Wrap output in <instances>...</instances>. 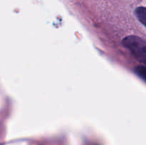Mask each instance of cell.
<instances>
[{
  "instance_id": "obj_3",
  "label": "cell",
  "mask_w": 146,
  "mask_h": 145,
  "mask_svg": "<svg viewBox=\"0 0 146 145\" xmlns=\"http://www.w3.org/2000/svg\"><path fill=\"white\" fill-rule=\"evenodd\" d=\"M135 72L141 78L146 81V66L140 65L135 68Z\"/></svg>"
},
{
  "instance_id": "obj_1",
  "label": "cell",
  "mask_w": 146,
  "mask_h": 145,
  "mask_svg": "<svg viewBox=\"0 0 146 145\" xmlns=\"http://www.w3.org/2000/svg\"><path fill=\"white\" fill-rule=\"evenodd\" d=\"M122 44L138 61L146 65V41L139 36L131 35L125 37Z\"/></svg>"
},
{
  "instance_id": "obj_2",
  "label": "cell",
  "mask_w": 146,
  "mask_h": 145,
  "mask_svg": "<svg viewBox=\"0 0 146 145\" xmlns=\"http://www.w3.org/2000/svg\"><path fill=\"white\" fill-rule=\"evenodd\" d=\"M135 14L138 19L146 26V7H141L135 9Z\"/></svg>"
}]
</instances>
